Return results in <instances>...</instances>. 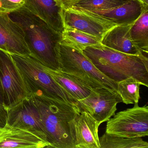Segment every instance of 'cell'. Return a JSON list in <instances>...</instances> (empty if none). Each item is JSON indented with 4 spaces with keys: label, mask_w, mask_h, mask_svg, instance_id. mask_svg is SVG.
Returning a JSON list of instances; mask_svg holds the SVG:
<instances>
[{
    "label": "cell",
    "mask_w": 148,
    "mask_h": 148,
    "mask_svg": "<svg viewBox=\"0 0 148 148\" xmlns=\"http://www.w3.org/2000/svg\"><path fill=\"white\" fill-rule=\"evenodd\" d=\"M8 14L22 29L31 57L45 67L59 71L58 51L62 34L24 6Z\"/></svg>",
    "instance_id": "obj_1"
},
{
    "label": "cell",
    "mask_w": 148,
    "mask_h": 148,
    "mask_svg": "<svg viewBox=\"0 0 148 148\" xmlns=\"http://www.w3.org/2000/svg\"><path fill=\"white\" fill-rule=\"evenodd\" d=\"M38 110L50 148H75L76 105L52 98L31 95Z\"/></svg>",
    "instance_id": "obj_2"
},
{
    "label": "cell",
    "mask_w": 148,
    "mask_h": 148,
    "mask_svg": "<svg viewBox=\"0 0 148 148\" xmlns=\"http://www.w3.org/2000/svg\"><path fill=\"white\" fill-rule=\"evenodd\" d=\"M82 52L102 73L116 83L132 77L148 87L147 55L127 54L101 44L87 47Z\"/></svg>",
    "instance_id": "obj_3"
},
{
    "label": "cell",
    "mask_w": 148,
    "mask_h": 148,
    "mask_svg": "<svg viewBox=\"0 0 148 148\" xmlns=\"http://www.w3.org/2000/svg\"><path fill=\"white\" fill-rule=\"evenodd\" d=\"M58 62L59 71L73 75L92 88L107 87L116 90V83L102 73L81 50L61 41Z\"/></svg>",
    "instance_id": "obj_4"
},
{
    "label": "cell",
    "mask_w": 148,
    "mask_h": 148,
    "mask_svg": "<svg viewBox=\"0 0 148 148\" xmlns=\"http://www.w3.org/2000/svg\"><path fill=\"white\" fill-rule=\"evenodd\" d=\"M11 55L19 70L29 96H44L75 105L71 96L46 72L43 65L31 57Z\"/></svg>",
    "instance_id": "obj_5"
},
{
    "label": "cell",
    "mask_w": 148,
    "mask_h": 148,
    "mask_svg": "<svg viewBox=\"0 0 148 148\" xmlns=\"http://www.w3.org/2000/svg\"><path fill=\"white\" fill-rule=\"evenodd\" d=\"M29 96L23 78L11 54L0 49V102L8 110Z\"/></svg>",
    "instance_id": "obj_6"
},
{
    "label": "cell",
    "mask_w": 148,
    "mask_h": 148,
    "mask_svg": "<svg viewBox=\"0 0 148 148\" xmlns=\"http://www.w3.org/2000/svg\"><path fill=\"white\" fill-rule=\"evenodd\" d=\"M106 133L128 138L148 136V106L138 103L132 108L119 112L107 121Z\"/></svg>",
    "instance_id": "obj_7"
},
{
    "label": "cell",
    "mask_w": 148,
    "mask_h": 148,
    "mask_svg": "<svg viewBox=\"0 0 148 148\" xmlns=\"http://www.w3.org/2000/svg\"><path fill=\"white\" fill-rule=\"evenodd\" d=\"M121 102L122 99L116 90L99 87L92 89L86 97L76 102L75 105L79 112H88L100 125L115 115L117 105Z\"/></svg>",
    "instance_id": "obj_8"
},
{
    "label": "cell",
    "mask_w": 148,
    "mask_h": 148,
    "mask_svg": "<svg viewBox=\"0 0 148 148\" xmlns=\"http://www.w3.org/2000/svg\"><path fill=\"white\" fill-rule=\"evenodd\" d=\"M6 125L29 131L47 142L38 110L29 97L8 109Z\"/></svg>",
    "instance_id": "obj_9"
},
{
    "label": "cell",
    "mask_w": 148,
    "mask_h": 148,
    "mask_svg": "<svg viewBox=\"0 0 148 148\" xmlns=\"http://www.w3.org/2000/svg\"><path fill=\"white\" fill-rule=\"evenodd\" d=\"M147 8L148 6L138 0H130L122 5L107 10L97 11L75 10L82 12L106 24L116 26L133 23Z\"/></svg>",
    "instance_id": "obj_10"
},
{
    "label": "cell",
    "mask_w": 148,
    "mask_h": 148,
    "mask_svg": "<svg viewBox=\"0 0 148 148\" xmlns=\"http://www.w3.org/2000/svg\"><path fill=\"white\" fill-rule=\"evenodd\" d=\"M0 49L11 54L31 57L22 29L6 13L0 12Z\"/></svg>",
    "instance_id": "obj_11"
},
{
    "label": "cell",
    "mask_w": 148,
    "mask_h": 148,
    "mask_svg": "<svg viewBox=\"0 0 148 148\" xmlns=\"http://www.w3.org/2000/svg\"><path fill=\"white\" fill-rule=\"evenodd\" d=\"M62 15L64 27L77 29L95 36L100 40L109 29L115 26L73 9L62 8Z\"/></svg>",
    "instance_id": "obj_12"
},
{
    "label": "cell",
    "mask_w": 148,
    "mask_h": 148,
    "mask_svg": "<svg viewBox=\"0 0 148 148\" xmlns=\"http://www.w3.org/2000/svg\"><path fill=\"white\" fill-rule=\"evenodd\" d=\"M50 148L49 143L29 131L6 125L0 128V148Z\"/></svg>",
    "instance_id": "obj_13"
},
{
    "label": "cell",
    "mask_w": 148,
    "mask_h": 148,
    "mask_svg": "<svg viewBox=\"0 0 148 148\" xmlns=\"http://www.w3.org/2000/svg\"><path fill=\"white\" fill-rule=\"evenodd\" d=\"M75 148H100L98 129L100 125L88 112H79L74 119Z\"/></svg>",
    "instance_id": "obj_14"
},
{
    "label": "cell",
    "mask_w": 148,
    "mask_h": 148,
    "mask_svg": "<svg viewBox=\"0 0 148 148\" xmlns=\"http://www.w3.org/2000/svg\"><path fill=\"white\" fill-rule=\"evenodd\" d=\"M24 6L59 33H63L64 26L62 8L56 0H25Z\"/></svg>",
    "instance_id": "obj_15"
},
{
    "label": "cell",
    "mask_w": 148,
    "mask_h": 148,
    "mask_svg": "<svg viewBox=\"0 0 148 148\" xmlns=\"http://www.w3.org/2000/svg\"><path fill=\"white\" fill-rule=\"evenodd\" d=\"M134 22L115 26L109 29L101 38V45L127 54H145L134 45L132 40L130 29Z\"/></svg>",
    "instance_id": "obj_16"
},
{
    "label": "cell",
    "mask_w": 148,
    "mask_h": 148,
    "mask_svg": "<svg viewBox=\"0 0 148 148\" xmlns=\"http://www.w3.org/2000/svg\"><path fill=\"white\" fill-rule=\"evenodd\" d=\"M44 68L46 72L71 96L75 103L86 97L92 89L71 74L60 71L51 70L44 66Z\"/></svg>",
    "instance_id": "obj_17"
},
{
    "label": "cell",
    "mask_w": 148,
    "mask_h": 148,
    "mask_svg": "<svg viewBox=\"0 0 148 148\" xmlns=\"http://www.w3.org/2000/svg\"><path fill=\"white\" fill-rule=\"evenodd\" d=\"M61 42L79 50L99 45L100 39L95 36L69 27H64Z\"/></svg>",
    "instance_id": "obj_18"
},
{
    "label": "cell",
    "mask_w": 148,
    "mask_h": 148,
    "mask_svg": "<svg viewBox=\"0 0 148 148\" xmlns=\"http://www.w3.org/2000/svg\"><path fill=\"white\" fill-rule=\"evenodd\" d=\"M132 40L145 55L148 52V8L135 21L130 29Z\"/></svg>",
    "instance_id": "obj_19"
},
{
    "label": "cell",
    "mask_w": 148,
    "mask_h": 148,
    "mask_svg": "<svg viewBox=\"0 0 148 148\" xmlns=\"http://www.w3.org/2000/svg\"><path fill=\"white\" fill-rule=\"evenodd\" d=\"M130 0H78L62 6L65 9L97 11L111 9L122 5Z\"/></svg>",
    "instance_id": "obj_20"
},
{
    "label": "cell",
    "mask_w": 148,
    "mask_h": 148,
    "mask_svg": "<svg viewBox=\"0 0 148 148\" xmlns=\"http://www.w3.org/2000/svg\"><path fill=\"white\" fill-rule=\"evenodd\" d=\"M100 148H148V143L142 138H128L105 133L99 138Z\"/></svg>",
    "instance_id": "obj_21"
},
{
    "label": "cell",
    "mask_w": 148,
    "mask_h": 148,
    "mask_svg": "<svg viewBox=\"0 0 148 148\" xmlns=\"http://www.w3.org/2000/svg\"><path fill=\"white\" fill-rule=\"evenodd\" d=\"M116 84L117 92L120 95L122 102L127 105L138 103L141 84L138 80L131 77Z\"/></svg>",
    "instance_id": "obj_22"
},
{
    "label": "cell",
    "mask_w": 148,
    "mask_h": 148,
    "mask_svg": "<svg viewBox=\"0 0 148 148\" xmlns=\"http://www.w3.org/2000/svg\"><path fill=\"white\" fill-rule=\"evenodd\" d=\"M25 0H0V12L10 13L23 7Z\"/></svg>",
    "instance_id": "obj_23"
},
{
    "label": "cell",
    "mask_w": 148,
    "mask_h": 148,
    "mask_svg": "<svg viewBox=\"0 0 148 148\" xmlns=\"http://www.w3.org/2000/svg\"><path fill=\"white\" fill-rule=\"evenodd\" d=\"M8 110L0 103V128L5 126L7 120Z\"/></svg>",
    "instance_id": "obj_24"
},
{
    "label": "cell",
    "mask_w": 148,
    "mask_h": 148,
    "mask_svg": "<svg viewBox=\"0 0 148 148\" xmlns=\"http://www.w3.org/2000/svg\"><path fill=\"white\" fill-rule=\"evenodd\" d=\"M76 1H78V0H56V1L57 3L61 7L69 3L74 2Z\"/></svg>",
    "instance_id": "obj_25"
},
{
    "label": "cell",
    "mask_w": 148,
    "mask_h": 148,
    "mask_svg": "<svg viewBox=\"0 0 148 148\" xmlns=\"http://www.w3.org/2000/svg\"><path fill=\"white\" fill-rule=\"evenodd\" d=\"M143 1L145 5L148 6V0H143Z\"/></svg>",
    "instance_id": "obj_26"
},
{
    "label": "cell",
    "mask_w": 148,
    "mask_h": 148,
    "mask_svg": "<svg viewBox=\"0 0 148 148\" xmlns=\"http://www.w3.org/2000/svg\"><path fill=\"white\" fill-rule=\"evenodd\" d=\"M138 1H141V2H142V3H143V4H144V5H145V3H144L143 1V0H138Z\"/></svg>",
    "instance_id": "obj_27"
}]
</instances>
